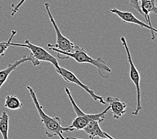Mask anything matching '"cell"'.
<instances>
[{
  "label": "cell",
  "mask_w": 157,
  "mask_h": 139,
  "mask_svg": "<svg viewBox=\"0 0 157 139\" xmlns=\"http://www.w3.org/2000/svg\"><path fill=\"white\" fill-rule=\"evenodd\" d=\"M27 89L28 90L29 95L32 98L37 111L38 112L40 121L44 127L45 133L48 138H51L55 136H58L60 139H66L63 136V133L72 132V131L75 130L69 126L64 127L62 126L61 120L58 116L51 117L46 112H44L42 106L40 104L38 98H37L36 92L29 86H27Z\"/></svg>",
  "instance_id": "cell-1"
},
{
  "label": "cell",
  "mask_w": 157,
  "mask_h": 139,
  "mask_svg": "<svg viewBox=\"0 0 157 139\" xmlns=\"http://www.w3.org/2000/svg\"><path fill=\"white\" fill-rule=\"evenodd\" d=\"M50 50L57 52L58 57L62 60L72 58L78 63L90 64L94 66L98 69L100 76L103 78H108L109 77L108 75L104 74V72H106L108 73H110L112 72L111 69L106 65V63L102 58L99 57L96 59L92 58L88 54L87 52L85 50L84 48H81L77 45H76L74 50L71 52H62L55 48H50Z\"/></svg>",
  "instance_id": "cell-2"
},
{
  "label": "cell",
  "mask_w": 157,
  "mask_h": 139,
  "mask_svg": "<svg viewBox=\"0 0 157 139\" xmlns=\"http://www.w3.org/2000/svg\"><path fill=\"white\" fill-rule=\"evenodd\" d=\"M10 46H18L23 47L29 49L31 51L30 56L33 59V65L37 66L40 64V62H50L55 68V70L59 69V63L54 56L50 54L49 52H47L44 48L38 46H36L35 44L31 43L28 40H25L24 44H17L12 43V42L10 44Z\"/></svg>",
  "instance_id": "cell-3"
},
{
  "label": "cell",
  "mask_w": 157,
  "mask_h": 139,
  "mask_svg": "<svg viewBox=\"0 0 157 139\" xmlns=\"http://www.w3.org/2000/svg\"><path fill=\"white\" fill-rule=\"evenodd\" d=\"M121 42H122L123 46H124L126 55H127V59H128V61L130 65V80L133 82L136 87V95H137V102H136V106L135 110L132 111V114L136 116L139 113V112L142 110V106H141V91H140V76L139 72H138L136 66H134L133 61L132 60V56L130 54V52L128 46V44H127L126 40L124 37H121Z\"/></svg>",
  "instance_id": "cell-4"
},
{
  "label": "cell",
  "mask_w": 157,
  "mask_h": 139,
  "mask_svg": "<svg viewBox=\"0 0 157 139\" xmlns=\"http://www.w3.org/2000/svg\"><path fill=\"white\" fill-rule=\"evenodd\" d=\"M44 6H45V8H46V10L47 11L50 21H51V23L54 28L56 34V44H48L47 45L48 48L49 49L55 48L62 52H72L74 50V48H75L76 45H74L69 39H68L66 37L63 36L62 33V32H60V30H59L56 22L55 20L54 19V17L52 16V13L50 12V3L48 2H46L44 3Z\"/></svg>",
  "instance_id": "cell-5"
},
{
  "label": "cell",
  "mask_w": 157,
  "mask_h": 139,
  "mask_svg": "<svg viewBox=\"0 0 157 139\" xmlns=\"http://www.w3.org/2000/svg\"><path fill=\"white\" fill-rule=\"evenodd\" d=\"M56 72L58 74L60 75L66 82H68V83H72L76 84L78 86H80V87L83 90H84V91L86 92L94 100L96 101V102H98L103 105H105L106 104V102L104 100V98L102 96L97 95L96 94H95L94 92L87 85L82 83L79 79L76 77V75L72 72H70L68 70H67L66 68H64L61 66H59V69L56 70Z\"/></svg>",
  "instance_id": "cell-6"
},
{
  "label": "cell",
  "mask_w": 157,
  "mask_h": 139,
  "mask_svg": "<svg viewBox=\"0 0 157 139\" xmlns=\"http://www.w3.org/2000/svg\"><path fill=\"white\" fill-rule=\"evenodd\" d=\"M110 12L117 15L124 23L133 24L140 26V28H144L149 29L151 33V40H154L155 39V33L157 32L156 29L153 28L152 26H150L148 24H145L143 21L138 20L132 13L129 12H123V11H121L117 8H112L110 10Z\"/></svg>",
  "instance_id": "cell-7"
},
{
  "label": "cell",
  "mask_w": 157,
  "mask_h": 139,
  "mask_svg": "<svg viewBox=\"0 0 157 139\" xmlns=\"http://www.w3.org/2000/svg\"><path fill=\"white\" fill-rule=\"evenodd\" d=\"M65 92H66V94L67 95V96H68L70 102L71 104H72L74 112H75L76 116H78V117L84 118L85 119L88 120L89 122L91 121H98L99 123L103 122L104 120H105V115L108 112V111L110 110L109 106H108L105 109V110H103L102 112H100V113L86 114L82 111L80 108V107L76 104L75 100H74L73 98L72 94H71L70 90L67 87H65Z\"/></svg>",
  "instance_id": "cell-8"
},
{
  "label": "cell",
  "mask_w": 157,
  "mask_h": 139,
  "mask_svg": "<svg viewBox=\"0 0 157 139\" xmlns=\"http://www.w3.org/2000/svg\"><path fill=\"white\" fill-rule=\"evenodd\" d=\"M31 62L33 63V59L31 56H23L22 58L15 61L13 63L10 64L5 69L0 70V90H1L2 86L4 84L5 82L8 78L10 74L12 73L14 70H16L17 68L21 64H23L26 62Z\"/></svg>",
  "instance_id": "cell-9"
},
{
  "label": "cell",
  "mask_w": 157,
  "mask_h": 139,
  "mask_svg": "<svg viewBox=\"0 0 157 139\" xmlns=\"http://www.w3.org/2000/svg\"><path fill=\"white\" fill-rule=\"evenodd\" d=\"M106 102L109 104L110 110L115 119H119L126 112V104L121 102L117 97H108Z\"/></svg>",
  "instance_id": "cell-10"
},
{
  "label": "cell",
  "mask_w": 157,
  "mask_h": 139,
  "mask_svg": "<svg viewBox=\"0 0 157 139\" xmlns=\"http://www.w3.org/2000/svg\"><path fill=\"white\" fill-rule=\"evenodd\" d=\"M140 8L145 16L148 24L152 26L150 20V14H156L157 7L156 6L155 0H139Z\"/></svg>",
  "instance_id": "cell-11"
},
{
  "label": "cell",
  "mask_w": 157,
  "mask_h": 139,
  "mask_svg": "<svg viewBox=\"0 0 157 139\" xmlns=\"http://www.w3.org/2000/svg\"><path fill=\"white\" fill-rule=\"evenodd\" d=\"M83 130L89 136V139H94L95 137H98L100 138H106V135L101 129L99 125V122L96 121H90Z\"/></svg>",
  "instance_id": "cell-12"
},
{
  "label": "cell",
  "mask_w": 157,
  "mask_h": 139,
  "mask_svg": "<svg viewBox=\"0 0 157 139\" xmlns=\"http://www.w3.org/2000/svg\"><path fill=\"white\" fill-rule=\"evenodd\" d=\"M10 118L6 112L3 111L0 116V133H1L3 139L8 138Z\"/></svg>",
  "instance_id": "cell-13"
},
{
  "label": "cell",
  "mask_w": 157,
  "mask_h": 139,
  "mask_svg": "<svg viewBox=\"0 0 157 139\" xmlns=\"http://www.w3.org/2000/svg\"><path fill=\"white\" fill-rule=\"evenodd\" d=\"M5 106L12 110H16L20 109L23 106V104L15 95H7L6 97Z\"/></svg>",
  "instance_id": "cell-14"
},
{
  "label": "cell",
  "mask_w": 157,
  "mask_h": 139,
  "mask_svg": "<svg viewBox=\"0 0 157 139\" xmlns=\"http://www.w3.org/2000/svg\"><path fill=\"white\" fill-rule=\"evenodd\" d=\"M17 33V32L16 30H12V33H11V36L10 37L9 40L7 41V42H0V56H3L4 55V53L6 52V51L7 50V49L9 48V46H10V42H12V40L13 39V37L15 36Z\"/></svg>",
  "instance_id": "cell-15"
},
{
  "label": "cell",
  "mask_w": 157,
  "mask_h": 139,
  "mask_svg": "<svg viewBox=\"0 0 157 139\" xmlns=\"http://www.w3.org/2000/svg\"><path fill=\"white\" fill-rule=\"evenodd\" d=\"M129 6L131 7H132L134 10H135L138 14L141 15V16H143L145 19L144 15L143 14V12H142V11L140 8L139 0H129Z\"/></svg>",
  "instance_id": "cell-16"
},
{
  "label": "cell",
  "mask_w": 157,
  "mask_h": 139,
  "mask_svg": "<svg viewBox=\"0 0 157 139\" xmlns=\"http://www.w3.org/2000/svg\"><path fill=\"white\" fill-rule=\"evenodd\" d=\"M26 1V0H20L19 3H17L16 5L12 4V13H11V16H14L15 15L17 14V12L19 11L20 8L23 5V3Z\"/></svg>",
  "instance_id": "cell-17"
},
{
  "label": "cell",
  "mask_w": 157,
  "mask_h": 139,
  "mask_svg": "<svg viewBox=\"0 0 157 139\" xmlns=\"http://www.w3.org/2000/svg\"><path fill=\"white\" fill-rule=\"evenodd\" d=\"M104 134L106 135V138H101L100 139H112V138H111V136L109 134H108L107 133H106V132H104ZM72 138L73 139H84V138H76V137H72Z\"/></svg>",
  "instance_id": "cell-18"
},
{
  "label": "cell",
  "mask_w": 157,
  "mask_h": 139,
  "mask_svg": "<svg viewBox=\"0 0 157 139\" xmlns=\"http://www.w3.org/2000/svg\"><path fill=\"white\" fill-rule=\"evenodd\" d=\"M66 139H73L72 137H67Z\"/></svg>",
  "instance_id": "cell-19"
},
{
  "label": "cell",
  "mask_w": 157,
  "mask_h": 139,
  "mask_svg": "<svg viewBox=\"0 0 157 139\" xmlns=\"http://www.w3.org/2000/svg\"><path fill=\"white\" fill-rule=\"evenodd\" d=\"M111 138H112V139H115V138H113V137H111Z\"/></svg>",
  "instance_id": "cell-20"
}]
</instances>
